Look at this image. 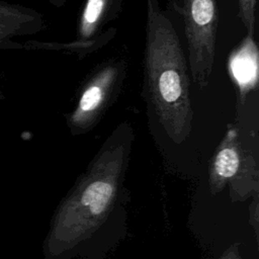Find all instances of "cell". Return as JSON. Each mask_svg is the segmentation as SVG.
Here are the masks:
<instances>
[{"instance_id": "6da1fadb", "label": "cell", "mask_w": 259, "mask_h": 259, "mask_svg": "<svg viewBox=\"0 0 259 259\" xmlns=\"http://www.w3.org/2000/svg\"><path fill=\"white\" fill-rule=\"evenodd\" d=\"M135 132L124 120L102 143L58 205L44 241V259H104L126 233L124 187Z\"/></svg>"}, {"instance_id": "7a4b0ae2", "label": "cell", "mask_w": 259, "mask_h": 259, "mask_svg": "<svg viewBox=\"0 0 259 259\" xmlns=\"http://www.w3.org/2000/svg\"><path fill=\"white\" fill-rule=\"evenodd\" d=\"M144 96L160 126L175 144L192 131L190 73L180 39L159 0H146Z\"/></svg>"}, {"instance_id": "3957f363", "label": "cell", "mask_w": 259, "mask_h": 259, "mask_svg": "<svg viewBox=\"0 0 259 259\" xmlns=\"http://www.w3.org/2000/svg\"><path fill=\"white\" fill-rule=\"evenodd\" d=\"M128 61L124 56L104 60L87 75L79 87L66 124L72 136L91 132L115 103L126 78Z\"/></svg>"}, {"instance_id": "277c9868", "label": "cell", "mask_w": 259, "mask_h": 259, "mask_svg": "<svg viewBox=\"0 0 259 259\" xmlns=\"http://www.w3.org/2000/svg\"><path fill=\"white\" fill-rule=\"evenodd\" d=\"M208 184L212 195L228 187L232 201L258 195V160L241 142L235 124L228 127L209 161Z\"/></svg>"}, {"instance_id": "5b68a950", "label": "cell", "mask_w": 259, "mask_h": 259, "mask_svg": "<svg viewBox=\"0 0 259 259\" xmlns=\"http://www.w3.org/2000/svg\"><path fill=\"white\" fill-rule=\"evenodd\" d=\"M190 77L198 90L211 78L219 26L217 0H180Z\"/></svg>"}, {"instance_id": "8992f818", "label": "cell", "mask_w": 259, "mask_h": 259, "mask_svg": "<svg viewBox=\"0 0 259 259\" xmlns=\"http://www.w3.org/2000/svg\"><path fill=\"white\" fill-rule=\"evenodd\" d=\"M46 28L44 16L36 10L0 0V50L22 49L15 37L31 35Z\"/></svg>"}, {"instance_id": "52a82bcc", "label": "cell", "mask_w": 259, "mask_h": 259, "mask_svg": "<svg viewBox=\"0 0 259 259\" xmlns=\"http://www.w3.org/2000/svg\"><path fill=\"white\" fill-rule=\"evenodd\" d=\"M123 0H84L80 9L74 40L88 41L103 32L107 23L121 11Z\"/></svg>"}, {"instance_id": "ba28073f", "label": "cell", "mask_w": 259, "mask_h": 259, "mask_svg": "<svg viewBox=\"0 0 259 259\" xmlns=\"http://www.w3.org/2000/svg\"><path fill=\"white\" fill-rule=\"evenodd\" d=\"M229 73L238 90V98L245 101L258 81V49L251 36H246L229 59Z\"/></svg>"}, {"instance_id": "9c48e42d", "label": "cell", "mask_w": 259, "mask_h": 259, "mask_svg": "<svg viewBox=\"0 0 259 259\" xmlns=\"http://www.w3.org/2000/svg\"><path fill=\"white\" fill-rule=\"evenodd\" d=\"M116 34L114 27H109L103 30L95 38L88 41H77L73 40L70 42H56V41H37V40H26L21 42L22 49L25 50H45V51H58L76 55L79 59H84L86 56L94 53L95 51L104 47L109 42Z\"/></svg>"}, {"instance_id": "30bf717a", "label": "cell", "mask_w": 259, "mask_h": 259, "mask_svg": "<svg viewBox=\"0 0 259 259\" xmlns=\"http://www.w3.org/2000/svg\"><path fill=\"white\" fill-rule=\"evenodd\" d=\"M239 17L247 30V35L253 37L256 25V0H238Z\"/></svg>"}, {"instance_id": "8fae6325", "label": "cell", "mask_w": 259, "mask_h": 259, "mask_svg": "<svg viewBox=\"0 0 259 259\" xmlns=\"http://www.w3.org/2000/svg\"><path fill=\"white\" fill-rule=\"evenodd\" d=\"M219 259H245L239 250L238 245H231L222 255Z\"/></svg>"}, {"instance_id": "7c38bea8", "label": "cell", "mask_w": 259, "mask_h": 259, "mask_svg": "<svg viewBox=\"0 0 259 259\" xmlns=\"http://www.w3.org/2000/svg\"><path fill=\"white\" fill-rule=\"evenodd\" d=\"M47 1L56 7H62L67 3L68 0H47Z\"/></svg>"}]
</instances>
